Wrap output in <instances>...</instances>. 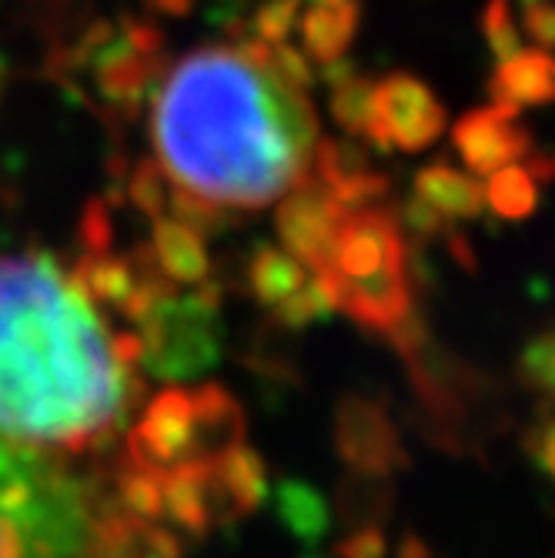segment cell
<instances>
[{"mask_svg":"<svg viewBox=\"0 0 555 558\" xmlns=\"http://www.w3.org/2000/svg\"><path fill=\"white\" fill-rule=\"evenodd\" d=\"M165 178L218 208H265L312 174L318 118L244 44L181 58L150 111Z\"/></svg>","mask_w":555,"mask_h":558,"instance_id":"1","label":"cell"},{"mask_svg":"<svg viewBox=\"0 0 555 558\" xmlns=\"http://www.w3.org/2000/svg\"><path fill=\"white\" fill-rule=\"evenodd\" d=\"M121 344L47 255L0 258V435L84 448L128 412Z\"/></svg>","mask_w":555,"mask_h":558,"instance_id":"2","label":"cell"},{"mask_svg":"<svg viewBox=\"0 0 555 558\" xmlns=\"http://www.w3.org/2000/svg\"><path fill=\"white\" fill-rule=\"evenodd\" d=\"M105 532L64 469L0 435V558H100Z\"/></svg>","mask_w":555,"mask_h":558,"instance_id":"3","label":"cell"},{"mask_svg":"<svg viewBox=\"0 0 555 558\" xmlns=\"http://www.w3.org/2000/svg\"><path fill=\"white\" fill-rule=\"evenodd\" d=\"M315 275L328 284L335 308L365 328L388 335L412 312L409 251L401 225L388 208L369 205L348 211Z\"/></svg>","mask_w":555,"mask_h":558,"instance_id":"4","label":"cell"},{"mask_svg":"<svg viewBox=\"0 0 555 558\" xmlns=\"http://www.w3.org/2000/svg\"><path fill=\"white\" fill-rule=\"evenodd\" d=\"M445 121V105L435 97V90L422 77L398 71L375 84L365 141L382 155H388L391 147L419 155L442 137Z\"/></svg>","mask_w":555,"mask_h":558,"instance_id":"5","label":"cell"},{"mask_svg":"<svg viewBox=\"0 0 555 558\" xmlns=\"http://www.w3.org/2000/svg\"><path fill=\"white\" fill-rule=\"evenodd\" d=\"M348 211L338 205L328 184H322L315 174H305L298 184H291L281 194V205L275 215V228L281 238V247L294 255L301 265L318 271L331 251L335 231Z\"/></svg>","mask_w":555,"mask_h":558,"instance_id":"6","label":"cell"},{"mask_svg":"<svg viewBox=\"0 0 555 558\" xmlns=\"http://www.w3.org/2000/svg\"><path fill=\"white\" fill-rule=\"evenodd\" d=\"M451 144L472 174L488 178L492 171L522 161L532 150V131L522 124V111L512 105H488L462 114L451 128Z\"/></svg>","mask_w":555,"mask_h":558,"instance_id":"7","label":"cell"},{"mask_svg":"<svg viewBox=\"0 0 555 558\" xmlns=\"http://www.w3.org/2000/svg\"><path fill=\"white\" fill-rule=\"evenodd\" d=\"M338 448L362 475H388L406 465V451L398 445L388 415L372 401H345L338 412Z\"/></svg>","mask_w":555,"mask_h":558,"instance_id":"8","label":"cell"},{"mask_svg":"<svg viewBox=\"0 0 555 558\" xmlns=\"http://www.w3.org/2000/svg\"><path fill=\"white\" fill-rule=\"evenodd\" d=\"M492 105L512 108H539L555 105V58L552 50H519L509 61H502L492 84Z\"/></svg>","mask_w":555,"mask_h":558,"instance_id":"9","label":"cell"},{"mask_svg":"<svg viewBox=\"0 0 555 558\" xmlns=\"http://www.w3.org/2000/svg\"><path fill=\"white\" fill-rule=\"evenodd\" d=\"M150 262L171 284H197L208 278V247L201 234L178 218H155Z\"/></svg>","mask_w":555,"mask_h":558,"instance_id":"10","label":"cell"},{"mask_svg":"<svg viewBox=\"0 0 555 558\" xmlns=\"http://www.w3.org/2000/svg\"><path fill=\"white\" fill-rule=\"evenodd\" d=\"M362 8L359 0H335V4H315L298 17L301 44L305 54L315 64H328L335 58H345V50L351 47L359 34Z\"/></svg>","mask_w":555,"mask_h":558,"instance_id":"11","label":"cell"},{"mask_svg":"<svg viewBox=\"0 0 555 558\" xmlns=\"http://www.w3.org/2000/svg\"><path fill=\"white\" fill-rule=\"evenodd\" d=\"M415 197L456 221H472L485 208V187L475 178L456 171L448 161H432L415 174Z\"/></svg>","mask_w":555,"mask_h":558,"instance_id":"12","label":"cell"},{"mask_svg":"<svg viewBox=\"0 0 555 558\" xmlns=\"http://www.w3.org/2000/svg\"><path fill=\"white\" fill-rule=\"evenodd\" d=\"M485 205L506 221H526L539 208V187L526 168L506 165L488 174L485 184Z\"/></svg>","mask_w":555,"mask_h":558,"instance_id":"13","label":"cell"},{"mask_svg":"<svg viewBox=\"0 0 555 558\" xmlns=\"http://www.w3.org/2000/svg\"><path fill=\"white\" fill-rule=\"evenodd\" d=\"M328 108L335 124L348 134V137H365L369 124H372V97H375V81H369L365 74H351L341 84L328 87Z\"/></svg>","mask_w":555,"mask_h":558,"instance_id":"14","label":"cell"},{"mask_svg":"<svg viewBox=\"0 0 555 558\" xmlns=\"http://www.w3.org/2000/svg\"><path fill=\"white\" fill-rule=\"evenodd\" d=\"M516 375L526 391H532L545 401H555V328H545L526 341Z\"/></svg>","mask_w":555,"mask_h":558,"instance_id":"15","label":"cell"},{"mask_svg":"<svg viewBox=\"0 0 555 558\" xmlns=\"http://www.w3.org/2000/svg\"><path fill=\"white\" fill-rule=\"evenodd\" d=\"M128 194L147 218H165L168 197H171V181L165 178L158 161H141L131 174Z\"/></svg>","mask_w":555,"mask_h":558,"instance_id":"16","label":"cell"},{"mask_svg":"<svg viewBox=\"0 0 555 558\" xmlns=\"http://www.w3.org/2000/svg\"><path fill=\"white\" fill-rule=\"evenodd\" d=\"M482 34H485V44L498 64L522 50V34L509 14V0H488L485 14H482Z\"/></svg>","mask_w":555,"mask_h":558,"instance_id":"17","label":"cell"},{"mask_svg":"<svg viewBox=\"0 0 555 558\" xmlns=\"http://www.w3.org/2000/svg\"><path fill=\"white\" fill-rule=\"evenodd\" d=\"M301 17V0H265L258 4L255 17H251V31L265 44H281L298 27Z\"/></svg>","mask_w":555,"mask_h":558,"instance_id":"18","label":"cell"},{"mask_svg":"<svg viewBox=\"0 0 555 558\" xmlns=\"http://www.w3.org/2000/svg\"><path fill=\"white\" fill-rule=\"evenodd\" d=\"M526 31L542 50H555V0H532V4H526Z\"/></svg>","mask_w":555,"mask_h":558,"instance_id":"19","label":"cell"},{"mask_svg":"<svg viewBox=\"0 0 555 558\" xmlns=\"http://www.w3.org/2000/svg\"><path fill=\"white\" fill-rule=\"evenodd\" d=\"M406 221L419 238H438V234H448V225H445V215H438L435 208H429L422 197H412L406 205Z\"/></svg>","mask_w":555,"mask_h":558,"instance_id":"20","label":"cell"},{"mask_svg":"<svg viewBox=\"0 0 555 558\" xmlns=\"http://www.w3.org/2000/svg\"><path fill=\"white\" fill-rule=\"evenodd\" d=\"M341 555L345 558H385V538L378 529H365L341 545Z\"/></svg>","mask_w":555,"mask_h":558,"instance_id":"21","label":"cell"},{"mask_svg":"<svg viewBox=\"0 0 555 558\" xmlns=\"http://www.w3.org/2000/svg\"><path fill=\"white\" fill-rule=\"evenodd\" d=\"M529 451L539 459V465L548 472V478L555 482V418L545 422L532 438H529Z\"/></svg>","mask_w":555,"mask_h":558,"instance_id":"22","label":"cell"},{"mask_svg":"<svg viewBox=\"0 0 555 558\" xmlns=\"http://www.w3.org/2000/svg\"><path fill=\"white\" fill-rule=\"evenodd\" d=\"M522 161L532 181H542V184L555 181V147H532Z\"/></svg>","mask_w":555,"mask_h":558,"instance_id":"23","label":"cell"},{"mask_svg":"<svg viewBox=\"0 0 555 558\" xmlns=\"http://www.w3.org/2000/svg\"><path fill=\"white\" fill-rule=\"evenodd\" d=\"M194 0H150V8L161 11V14H174V17H184L191 11Z\"/></svg>","mask_w":555,"mask_h":558,"instance_id":"24","label":"cell"},{"mask_svg":"<svg viewBox=\"0 0 555 558\" xmlns=\"http://www.w3.org/2000/svg\"><path fill=\"white\" fill-rule=\"evenodd\" d=\"M8 81H11V64L4 54H0V97H4V90H8Z\"/></svg>","mask_w":555,"mask_h":558,"instance_id":"25","label":"cell"},{"mask_svg":"<svg viewBox=\"0 0 555 558\" xmlns=\"http://www.w3.org/2000/svg\"><path fill=\"white\" fill-rule=\"evenodd\" d=\"M312 4H335V0H312Z\"/></svg>","mask_w":555,"mask_h":558,"instance_id":"26","label":"cell"},{"mask_svg":"<svg viewBox=\"0 0 555 558\" xmlns=\"http://www.w3.org/2000/svg\"><path fill=\"white\" fill-rule=\"evenodd\" d=\"M522 4H532V0H522Z\"/></svg>","mask_w":555,"mask_h":558,"instance_id":"27","label":"cell"}]
</instances>
